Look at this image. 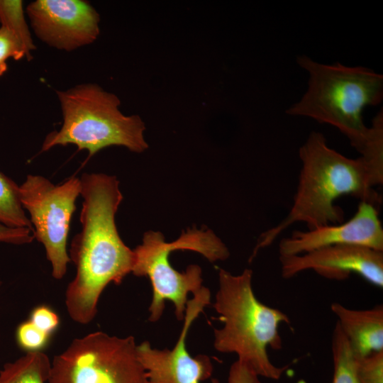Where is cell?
<instances>
[{
	"label": "cell",
	"mask_w": 383,
	"mask_h": 383,
	"mask_svg": "<svg viewBox=\"0 0 383 383\" xmlns=\"http://www.w3.org/2000/svg\"><path fill=\"white\" fill-rule=\"evenodd\" d=\"M1 285H2V282H1V281L0 280V289H1Z\"/></svg>",
	"instance_id": "cell-25"
},
{
	"label": "cell",
	"mask_w": 383,
	"mask_h": 383,
	"mask_svg": "<svg viewBox=\"0 0 383 383\" xmlns=\"http://www.w3.org/2000/svg\"><path fill=\"white\" fill-rule=\"evenodd\" d=\"M81 187L76 177L55 184L38 174H28L19 185L21 203L29 213L34 239L43 245L55 279L64 277L70 262L67 239Z\"/></svg>",
	"instance_id": "cell-8"
},
{
	"label": "cell",
	"mask_w": 383,
	"mask_h": 383,
	"mask_svg": "<svg viewBox=\"0 0 383 383\" xmlns=\"http://www.w3.org/2000/svg\"><path fill=\"white\" fill-rule=\"evenodd\" d=\"M331 350L333 363L332 383H361L357 373L355 357L337 323L333 332Z\"/></svg>",
	"instance_id": "cell-16"
},
{
	"label": "cell",
	"mask_w": 383,
	"mask_h": 383,
	"mask_svg": "<svg viewBox=\"0 0 383 383\" xmlns=\"http://www.w3.org/2000/svg\"><path fill=\"white\" fill-rule=\"evenodd\" d=\"M299 155L301 168L291 209L278 224L260 235L250 261L294 223H304L313 229L343 222L344 213L335 204L343 196H352L378 208L382 203L362 158H349L330 148L323 133L312 131Z\"/></svg>",
	"instance_id": "cell-2"
},
{
	"label": "cell",
	"mask_w": 383,
	"mask_h": 383,
	"mask_svg": "<svg viewBox=\"0 0 383 383\" xmlns=\"http://www.w3.org/2000/svg\"><path fill=\"white\" fill-rule=\"evenodd\" d=\"M51 362L43 351L26 353L6 362L0 370V383H47Z\"/></svg>",
	"instance_id": "cell-14"
},
{
	"label": "cell",
	"mask_w": 383,
	"mask_h": 383,
	"mask_svg": "<svg viewBox=\"0 0 383 383\" xmlns=\"http://www.w3.org/2000/svg\"><path fill=\"white\" fill-rule=\"evenodd\" d=\"M35 34L59 50L71 51L92 43L98 37L100 17L82 0H36L26 7Z\"/></svg>",
	"instance_id": "cell-10"
},
{
	"label": "cell",
	"mask_w": 383,
	"mask_h": 383,
	"mask_svg": "<svg viewBox=\"0 0 383 383\" xmlns=\"http://www.w3.org/2000/svg\"><path fill=\"white\" fill-rule=\"evenodd\" d=\"M210 304V290L204 286L188 300L183 326L172 349L154 348L148 340L137 345L138 359L149 383H201L211 377L213 367L210 357L206 355L192 357L186 345L189 328ZM211 383L219 382L213 379Z\"/></svg>",
	"instance_id": "cell-9"
},
{
	"label": "cell",
	"mask_w": 383,
	"mask_h": 383,
	"mask_svg": "<svg viewBox=\"0 0 383 383\" xmlns=\"http://www.w3.org/2000/svg\"><path fill=\"white\" fill-rule=\"evenodd\" d=\"M47 383H149L133 336L102 331L74 339L51 362Z\"/></svg>",
	"instance_id": "cell-7"
},
{
	"label": "cell",
	"mask_w": 383,
	"mask_h": 383,
	"mask_svg": "<svg viewBox=\"0 0 383 383\" xmlns=\"http://www.w3.org/2000/svg\"><path fill=\"white\" fill-rule=\"evenodd\" d=\"M80 181L81 230L68 251L76 274L67 287L65 302L70 318L86 325L95 318L104 289L110 283L120 284L132 272L135 255L122 240L115 222L123 200L116 177L83 173Z\"/></svg>",
	"instance_id": "cell-1"
},
{
	"label": "cell",
	"mask_w": 383,
	"mask_h": 383,
	"mask_svg": "<svg viewBox=\"0 0 383 383\" xmlns=\"http://www.w3.org/2000/svg\"><path fill=\"white\" fill-rule=\"evenodd\" d=\"M26 57V51L17 38L4 26L0 27V77L6 71V61Z\"/></svg>",
	"instance_id": "cell-21"
},
{
	"label": "cell",
	"mask_w": 383,
	"mask_h": 383,
	"mask_svg": "<svg viewBox=\"0 0 383 383\" xmlns=\"http://www.w3.org/2000/svg\"><path fill=\"white\" fill-rule=\"evenodd\" d=\"M228 383H261L259 376L247 365L236 360L230 367Z\"/></svg>",
	"instance_id": "cell-24"
},
{
	"label": "cell",
	"mask_w": 383,
	"mask_h": 383,
	"mask_svg": "<svg viewBox=\"0 0 383 383\" xmlns=\"http://www.w3.org/2000/svg\"><path fill=\"white\" fill-rule=\"evenodd\" d=\"M336 245H357L383 251L378 207L360 201L355 213L346 222L296 231L280 240L279 252V256H291Z\"/></svg>",
	"instance_id": "cell-12"
},
{
	"label": "cell",
	"mask_w": 383,
	"mask_h": 383,
	"mask_svg": "<svg viewBox=\"0 0 383 383\" xmlns=\"http://www.w3.org/2000/svg\"><path fill=\"white\" fill-rule=\"evenodd\" d=\"M355 360L361 383H383V351L355 357Z\"/></svg>",
	"instance_id": "cell-20"
},
{
	"label": "cell",
	"mask_w": 383,
	"mask_h": 383,
	"mask_svg": "<svg viewBox=\"0 0 383 383\" xmlns=\"http://www.w3.org/2000/svg\"><path fill=\"white\" fill-rule=\"evenodd\" d=\"M63 122L59 131L47 135L42 152L69 144L86 150L91 157L110 146H123L142 152L148 145L145 124L138 115L120 111L118 97L94 83H83L65 91H57Z\"/></svg>",
	"instance_id": "cell-5"
},
{
	"label": "cell",
	"mask_w": 383,
	"mask_h": 383,
	"mask_svg": "<svg viewBox=\"0 0 383 383\" xmlns=\"http://www.w3.org/2000/svg\"><path fill=\"white\" fill-rule=\"evenodd\" d=\"M34 240L33 231L25 228H11L0 223V243L25 245Z\"/></svg>",
	"instance_id": "cell-23"
},
{
	"label": "cell",
	"mask_w": 383,
	"mask_h": 383,
	"mask_svg": "<svg viewBox=\"0 0 383 383\" xmlns=\"http://www.w3.org/2000/svg\"><path fill=\"white\" fill-rule=\"evenodd\" d=\"M368 139L359 152L376 186L383 184V111L373 118Z\"/></svg>",
	"instance_id": "cell-17"
},
{
	"label": "cell",
	"mask_w": 383,
	"mask_h": 383,
	"mask_svg": "<svg viewBox=\"0 0 383 383\" xmlns=\"http://www.w3.org/2000/svg\"><path fill=\"white\" fill-rule=\"evenodd\" d=\"M29 320L39 329L52 334L59 326L58 315L49 306L40 305L31 311Z\"/></svg>",
	"instance_id": "cell-22"
},
{
	"label": "cell",
	"mask_w": 383,
	"mask_h": 383,
	"mask_svg": "<svg viewBox=\"0 0 383 383\" xmlns=\"http://www.w3.org/2000/svg\"><path fill=\"white\" fill-rule=\"evenodd\" d=\"M252 271L238 275L218 270V289L213 308L223 326L214 329V348L235 353L238 360L259 377L278 380L288 367H277L270 360L267 348L279 350L282 340L281 324L290 325L289 316L279 309L260 301L252 287Z\"/></svg>",
	"instance_id": "cell-3"
},
{
	"label": "cell",
	"mask_w": 383,
	"mask_h": 383,
	"mask_svg": "<svg viewBox=\"0 0 383 383\" xmlns=\"http://www.w3.org/2000/svg\"><path fill=\"white\" fill-rule=\"evenodd\" d=\"M0 223L33 231L20 200L19 185L0 171Z\"/></svg>",
	"instance_id": "cell-15"
},
{
	"label": "cell",
	"mask_w": 383,
	"mask_h": 383,
	"mask_svg": "<svg viewBox=\"0 0 383 383\" xmlns=\"http://www.w3.org/2000/svg\"><path fill=\"white\" fill-rule=\"evenodd\" d=\"M337 323L346 337L355 357L383 351V306L353 309L340 303L331 306Z\"/></svg>",
	"instance_id": "cell-13"
},
{
	"label": "cell",
	"mask_w": 383,
	"mask_h": 383,
	"mask_svg": "<svg viewBox=\"0 0 383 383\" xmlns=\"http://www.w3.org/2000/svg\"><path fill=\"white\" fill-rule=\"evenodd\" d=\"M284 279L313 270L320 276L344 280L356 274L370 284L383 287V251L357 245H336L291 256H279Z\"/></svg>",
	"instance_id": "cell-11"
},
{
	"label": "cell",
	"mask_w": 383,
	"mask_h": 383,
	"mask_svg": "<svg viewBox=\"0 0 383 383\" xmlns=\"http://www.w3.org/2000/svg\"><path fill=\"white\" fill-rule=\"evenodd\" d=\"M50 335L37 328L30 320L21 323L16 331V342L26 353L42 351L48 345Z\"/></svg>",
	"instance_id": "cell-19"
},
{
	"label": "cell",
	"mask_w": 383,
	"mask_h": 383,
	"mask_svg": "<svg viewBox=\"0 0 383 383\" xmlns=\"http://www.w3.org/2000/svg\"><path fill=\"white\" fill-rule=\"evenodd\" d=\"M0 22L1 26L11 32L20 41L26 51V58L30 60L35 45L26 22L23 1L0 0Z\"/></svg>",
	"instance_id": "cell-18"
},
{
	"label": "cell",
	"mask_w": 383,
	"mask_h": 383,
	"mask_svg": "<svg viewBox=\"0 0 383 383\" xmlns=\"http://www.w3.org/2000/svg\"><path fill=\"white\" fill-rule=\"evenodd\" d=\"M296 61L309 73L308 88L286 113L335 127L360 152L370 132L362 113L365 107L382 102V74L364 67L321 64L306 55Z\"/></svg>",
	"instance_id": "cell-4"
},
{
	"label": "cell",
	"mask_w": 383,
	"mask_h": 383,
	"mask_svg": "<svg viewBox=\"0 0 383 383\" xmlns=\"http://www.w3.org/2000/svg\"><path fill=\"white\" fill-rule=\"evenodd\" d=\"M177 250L197 252L212 262L225 260L230 255L226 245L210 230L189 229L170 243L165 241L160 232H145L142 244L133 250L132 273L136 277H147L150 281L152 296L149 321L152 323L161 318L166 301L173 303L176 318L182 321L189 293L194 294L203 287L199 265H190L183 272L171 265L170 255Z\"/></svg>",
	"instance_id": "cell-6"
}]
</instances>
